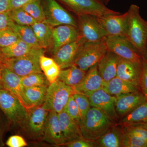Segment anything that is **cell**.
Segmentation results:
<instances>
[{"instance_id":"5b68a950","label":"cell","mask_w":147,"mask_h":147,"mask_svg":"<svg viewBox=\"0 0 147 147\" xmlns=\"http://www.w3.org/2000/svg\"><path fill=\"white\" fill-rule=\"evenodd\" d=\"M105 40L84 42L79 48L73 65L87 71L97 64L108 52Z\"/></svg>"},{"instance_id":"83f0119b","label":"cell","mask_w":147,"mask_h":147,"mask_svg":"<svg viewBox=\"0 0 147 147\" xmlns=\"http://www.w3.org/2000/svg\"><path fill=\"white\" fill-rule=\"evenodd\" d=\"M35 47L19 39L12 45L1 48L0 51L2 57L17 58L28 54Z\"/></svg>"},{"instance_id":"603a6c76","label":"cell","mask_w":147,"mask_h":147,"mask_svg":"<svg viewBox=\"0 0 147 147\" xmlns=\"http://www.w3.org/2000/svg\"><path fill=\"white\" fill-rule=\"evenodd\" d=\"M124 131L122 125L116 123L96 142L100 147H123Z\"/></svg>"},{"instance_id":"f546056e","label":"cell","mask_w":147,"mask_h":147,"mask_svg":"<svg viewBox=\"0 0 147 147\" xmlns=\"http://www.w3.org/2000/svg\"><path fill=\"white\" fill-rule=\"evenodd\" d=\"M9 28L13 30L20 39L24 42L33 47L42 48L38 41L31 26H21L12 21Z\"/></svg>"},{"instance_id":"7dc6e473","label":"cell","mask_w":147,"mask_h":147,"mask_svg":"<svg viewBox=\"0 0 147 147\" xmlns=\"http://www.w3.org/2000/svg\"><path fill=\"white\" fill-rule=\"evenodd\" d=\"M3 67L1 66L0 65V89H3L2 82L1 80L2 71Z\"/></svg>"},{"instance_id":"8992f818","label":"cell","mask_w":147,"mask_h":147,"mask_svg":"<svg viewBox=\"0 0 147 147\" xmlns=\"http://www.w3.org/2000/svg\"><path fill=\"white\" fill-rule=\"evenodd\" d=\"M75 91L72 87L57 79L47 87L43 107L49 111L59 114L64 108L70 96Z\"/></svg>"},{"instance_id":"9c48e42d","label":"cell","mask_w":147,"mask_h":147,"mask_svg":"<svg viewBox=\"0 0 147 147\" xmlns=\"http://www.w3.org/2000/svg\"><path fill=\"white\" fill-rule=\"evenodd\" d=\"M42 3L45 15L43 23L53 27L69 25L78 28L77 21L56 0H43Z\"/></svg>"},{"instance_id":"484cf974","label":"cell","mask_w":147,"mask_h":147,"mask_svg":"<svg viewBox=\"0 0 147 147\" xmlns=\"http://www.w3.org/2000/svg\"><path fill=\"white\" fill-rule=\"evenodd\" d=\"M47 87L24 88V94L27 109L42 105L45 101Z\"/></svg>"},{"instance_id":"8d00e7d4","label":"cell","mask_w":147,"mask_h":147,"mask_svg":"<svg viewBox=\"0 0 147 147\" xmlns=\"http://www.w3.org/2000/svg\"><path fill=\"white\" fill-rule=\"evenodd\" d=\"M123 131V147H147V141L137 137L135 134L124 130Z\"/></svg>"},{"instance_id":"e575fe53","label":"cell","mask_w":147,"mask_h":147,"mask_svg":"<svg viewBox=\"0 0 147 147\" xmlns=\"http://www.w3.org/2000/svg\"><path fill=\"white\" fill-rule=\"evenodd\" d=\"M121 123L122 125L123 128L125 131L135 134L137 137L147 141L146 123Z\"/></svg>"},{"instance_id":"e0dca14e","label":"cell","mask_w":147,"mask_h":147,"mask_svg":"<svg viewBox=\"0 0 147 147\" xmlns=\"http://www.w3.org/2000/svg\"><path fill=\"white\" fill-rule=\"evenodd\" d=\"M53 54L66 44L73 42L80 37L77 27L69 25H63L53 27Z\"/></svg>"},{"instance_id":"f1b7e54d","label":"cell","mask_w":147,"mask_h":147,"mask_svg":"<svg viewBox=\"0 0 147 147\" xmlns=\"http://www.w3.org/2000/svg\"><path fill=\"white\" fill-rule=\"evenodd\" d=\"M40 65L42 73L50 84L58 79L61 69L53 58L42 55L40 59Z\"/></svg>"},{"instance_id":"ab89813d","label":"cell","mask_w":147,"mask_h":147,"mask_svg":"<svg viewBox=\"0 0 147 147\" xmlns=\"http://www.w3.org/2000/svg\"><path fill=\"white\" fill-rule=\"evenodd\" d=\"M139 85L140 90L144 95L147 100V62L144 59L142 62Z\"/></svg>"},{"instance_id":"7a4b0ae2","label":"cell","mask_w":147,"mask_h":147,"mask_svg":"<svg viewBox=\"0 0 147 147\" xmlns=\"http://www.w3.org/2000/svg\"><path fill=\"white\" fill-rule=\"evenodd\" d=\"M127 28L125 36L143 59L146 58L147 45V21L140 14V8L131 4L127 11Z\"/></svg>"},{"instance_id":"f6af8a7d","label":"cell","mask_w":147,"mask_h":147,"mask_svg":"<svg viewBox=\"0 0 147 147\" xmlns=\"http://www.w3.org/2000/svg\"><path fill=\"white\" fill-rule=\"evenodd\" d=\"M11 0H0V13L10 10Z\"/></svg>"},{"instance_id":"44dd1931","label":"cell","mask_w":147,"mask_h":147,"mask_svg":"<svg viewBox=\"0 0 147 147\" xmlns=\"http://www.w3.org/2000/svg\"><path fill=\"white\" fill-rule=\"evenodd\" d=\"M58 115L65 144L84 138L78 122L71 119L64 111Z\"/></svg>"},{"instance_id":"7bdbcfd3","label":"cell","mask_w":147,"mask_h":147,"mask_svg":"<svg viewBox=\"0 0 147 147\" xmlns=\"http://www.w3.org/2000/svg\"><path fill=\"white\" fill-rule=\"evenodd\" d=\"M9 15V11L0 13V31L9 28L12 22Z\"/></svg>"},{"instance_id":"4fadbf2b","label":"cell","mask_w":147,"mask_h":147,"mask_svg":"<svg viewBox=\"0 0 147 147\" xmlns=\"http://www.w3.org/2000/svg\"><path fill=\"white\" fill-rule=\"evenodd\" d=\"M128 13L110 14L97 17L98 21L104 29L107 36L123 35L125 36L127 28Z\"/></svg>"},{"instance_id":"4316f807","label":"cell","mask_w":147,"mask_h":147,"mask_svg":"<svg viewBox=\"0 0 147 147\" xmlns=\"http://www.w3.org/2000/svg\"><path fill=\"white\" fill-rule=\"evenodd\" d=\"M86 73V71L73 65L61 69L57 79L74 88L81 83Z\"/></svg>"},{"instance_id":"277c9868","label":"cell","mask_w":147,"mask_h":147,"mask_svg":"<svg viewBox=\"0 0 147 147\" xmlns=\"http://www.w3.org/2000/svg\"><path fill=\"white\" fill-rule=\"evenodd\" d=\"M0 109L9 122L24 129L28 119V109L5 89H0Z\"/></svg>"},{"instance_id":"3957f363","label":"cell","mask_w":147,"mask_h":147,"mask_svg":"<svg viewBox=\"0 0 147 147\" xmlns=\"http://www.w3.org/2000/svg\"><path fill=\"white\" fill-rule=\"evenodd\" d=\"M45 50L42 48H34L28 54L17 58L2 57L0 65L13 71L21 77L31 74L42 72L40 65V59L44 55Z\"/></svg>"},{"instance_id":"2e32d148","label":"cell","mask_w":147,"mask_h":147,"mask_svg":"<svg viewBox=\"0 0 147 147\" xmlns=\"http://www.w3.org/2000/svg\"><path fill=\"white\" fill-rule=\"evenodd\" d=\"M43 139L46 142L52 144L64 146L65 144L64 139L58 113L49 111L47 115Z\"/></svg>"},{"instance_id":"816d5d0a","label":"cell","mask_w":147,"mask_h":147,"mask_svg":"<svg viewBox=\"0 0 147 147\" xmlns=\"http://www.w3.org/2000/svg\"></svg>"},{"instance_id":"836d02e7","label":"cell","mask_w":147,"mask_h":147,"mask_svg":"<svg viewBox=\"0 0 147 147\" xmlns=\"http://www.w3.org/2000/svg\"><path fill=\"white\" fill-rule=\"evenodd\" d=\"M9 15L14 23L21 26H32L37 22L22 7L9 11Z\"/></svg>"},{"instance_id":"d6a6232c","label":"cell","mask_w":147,"mask_h":147,"mask_svg":"<svg viewBox=\"0 0 147 147\" xmlns=\"http://www.w3.org/2000/svg\"><path fill=\"white\" fill-rule=\"evenodd\" d=\"M21 82L25 88L48 87L50 84L42 72L31 74L27 76L21 77Z\"/></svg>"},{"instance_id":"74e56055","label":"cell","mask_w":147,"mask_h":147,"mask_svg":"<svg viewBox=\"0 0 147 147\" xmlns=\"http://www.w3.org/2000/svg\"><path fill=\"white\" fill-rule=\"evenodd\" d=\"M72 96L79 107L82 119L83 118L92 107L88 97L77 92H75L72 94Z\"/></svg>"},{"instance_id":"b9f144b4","label":"cell","mask_w":147,"mask_h":147,"mask_svg":"<svg viewBox=\"0 0 147 147\" xmlns=\"http://www.w3.org/2000/svg\"><path fill=\"white\" fill-rule=\"evenodd\" d=\"M6 144L9 147H24L27 146V144L23 137L15 135L9 137Z\"/></svg>"},{"instance_id":"30bf717a","label":"cell","mask_w":147,"mask_h":147,"mask_svg":"<svg viewBox=\"0 0 147 147\" xmlns=\"http://www.w3.org/2000/svg\"><path fill=\"white\" fill-rule=\"evenodd\" d=\"M77 24L80 36L87 42L104 40L108 36L96 16L90 14L78 15Z\"/></svg>"},{"instance_id":"ee69618b","label":"cell","mask_w":147,"mask_h":147,"mask_svg":"<svg viewBox=\"0 0 147 147\" xmlns=\"http://www.w3.org/2000/svg\"><path fill=\"white\" fill-rule=\"evenodd\" d=\"M32 0H11L10 10L22 7Z\"/></svg>"},{"instance_id":"4dcf8cb0","label":"cell","mask_w":147,"mask_h":147,"mask_svg":"<svg viewBox=\"0 0 147 147\" xmlns=\"http://www.w3.org/2000/svg\"><path fill=\"white\" fill-rule=\"evenodd\" d=\"M120 123H147V100L126 115L123 117Z\"/></svg>"},{"instance_id":"1f68e13d","label":"cell","mask_w":147,"mask_h":147,"mask_svg":"<svg viewBox=\"0 0 147 147\" xmlns=\"http://www.w3.org/2000/svg\"><path fill=\"white\" fill-rule=\"evenodd\" d=\"M22 7L37 22L45 21V12L41 0H32Z\"/></svg>"},{"instance_id":"7c38bea8","label":"cell","mask_w":147,"mask_h":147,"mask_svg":"<svg viewBox=\"0 0 147 147\" xmlns=\"http://www.w3.org/2000/svg\"><path fill=\"white\" fill-rule=\"evenodd\" d=\"M92 107L98 108L115 121L120 117L116 111V96L109 94L102 88L88 96Z\"/></svg>"},{"instance_id":"bcb514c9","label":"cell","mask_w":147,"mask_h":147,"mask_svg":"<svg viewBox=\"0 0 147 147\" xmlns=\"http://www.w3.org/2000/svg\"><path fill=\"white\" fill-rule=\"evenodd\" d=\"M3 128L2 122L0 118V140H3Z\"/></svg>"},{"instance_id":"6da1fadb","label":"cell","mask_w":147,"mask_h":147,"mask_svg":"<svg viewBox=\"0 0 147 147\" xmlns=\"http://www.w3.org/2000/svg\"><path fill=\"white\" fill-rule=\"evenodd\" d=\"M79 123L84 139L96 141L117 123L101 110L92 107Z\"/></svg>"},{"instance_id":"d4e9b609","label":"cell","mask_w":147,"mask_h":147,"mask_svg":"<svg viewBox=\"0 0 147 147\" xmlns=\"http://www.w3.org/2000/svg\"><path fill=\"white\" fill-rule=\"evenodd\" d=\"M40 45L43 49H51L53 44V27L42 22H36L31 26Z\"/></svg>"},{"instance_id":"ba28073f","label":"cell","mask_w":147,"mask_h":147,"mask_svg":"<svg viewBox=\"0 0 147 147\" xmlns=\"http://www.w3.org/2000/svg\"><path fill=\"white\" fill-rule=\"evenodd\" d=\"M77 16L90 14L101 17L120 12L108 8L98 0H59Z\"/></svg>"},{"instance_id":"9a60e30c","label":"cell","mask_w":147,"mask_h":147,"mask_svg":"<svg viewBox=\"0 0 147 147\" xmlns=\"http://www.w3.org/2000/svg\"><path fill=\"white\" fill-rule=\"evenodd\" d=\"M141 91L116 96L115 107L119 117H123L146 101Z\"/></svg>"},{"instance_id":"681fc988","label":"cell","mask_w":147,"mask_h":147,"mask_svg":"<svg viewBox=\"0 0 147 147\" xmlns=\"http://www.w3.org/2000/svg\"><path fill=\"white\" fill-rule=\"evenodd\" d=\"M145 59H146V60L147 62V45L146 47V58H145Z\"/></svg>"},{"instance_id":"52a82bcc","label":"cell","mask_w":147,"mask_h":147,"mask_svg":"<svg viewBox=\"0 0 147 147\" xmlns=\"http://www.w3.org/2000/svg\"><path fill=\"white\" fill-rule=\"evenodd\" d=\"M108 51L115 53L120 57L142 66L143 58L137 52L126 36H109L105 40Z\"/></svg>"},{"instance_id":"cb8c5ba5","label":"cell","mask_w":147,"mask_h":147,"mask_svg":"<svg viewBox=\"0 0 147 147\" xmlns=\"http://www.w3.org/2000/svg\"><path fill=\"white\" fill-rule=\"evenodd\" d=\"M102 88L109 94L115 96L141 91L138 87L120 79L117 76L108 82H104Z\"/></svg>"},{"instance_id":"ac0fdd59","label":"cell","mask_w":147,"mask_h":147,"mask_svg":"<svg viewBox=\"0 0 147 147\" xmlns=\"http://www.w3.org/2000/svg\"><path fill=\"white\" fill-rule=\"evenodd\" d=\"M1 80L3 89L11 93L27 108L24 97L25 87L21 82V77L8 69L3 67Z\"/></svg>"},{"instance_id":"8fae6325","label":"cell","mask_w":147,"mask_h":147,"mask_svg":"<svg viewBox=\"0 0 147 147\" xmlns=\"http://www.w3.org/2000/svg\"><path fill=\"white\" fill-rule=\"evenodd\" d=\"M49 112L42 105L28 109V119L24 129L31 138L35 139L43 138Z\"/></svg>"},{"instance_id":"d6986e66","label":"cell","mask_w":147,"mask_h":147,"mask_svg":"<svg viewBox=\"0 0 147 147\" xmlns=\"http://www.w3.org/2000/svg\"><path fill=\"white\" fill-rule=\"evenodd\" d=\"M103 83L96 64L86 71L81 83L73 89L75 92L88 96L93 92L102 88Z\"/></svg>"},{"instance_id":"c3c4849f","label":"cell","mask_w":147,"mask_h":147,"mask_svg":"<svg viewBox=\"0 0 147 147\" xmlns=\"http://www.w3.org/2000/svg\"><path fill=\"white\" fill-rule=\"evenodd\" d=\"M99 1L101 2L103 4L105 5H107V4L110 2L111 0H98Z\"/></svg>"},{"instance_id":"d590c367","label":"cell","mask_w":147,"mask_h":147,"mask_svg":"<svg viewBox=\"0 0 147 147\" xmlns=\"http://www.w3.org/2000/svg\"><path fill=\"white\" fill-rule=\"evenodd\" d=\"M20 39L10 28L0 31V49L9 46Z\"/></svg>"},{"instance_id":"7402d4cb","label":"cell","mask_w":147,"mask_h":147,"mask_svg":"<svg viewBox=\"0 0 147 147\" xmlns=\"http://www.w3.org/2000/svg\"><path fill=\"white\" fill-rule=\"evenodd\" d=\"M120 57L108 51L97 64L98 69L104 82L117 76V68Z\"/></svg>"},{"instance_id":"60d3db41","label":"cell","mask_w":147,"mask_h":147,"mask_svg":"<svg viewBox=\"0 0 147 147\" xmlns=\"http://www.w3.org/2000/svg\"><path fill=\"white\" fill-rule=\"evenodd\" d=\"M64 146L68 147H99V145L96 141L84 138L66 143Z\"/></svg>"},{"instance_id":"f907efd6","label":"cell","mask_w":147,"mask_h":147,"mask_svg":"<svg viewBox=\"0 0 147 147\" xmlns=\"http://www.w3.org/2000/svg\"><path fill=\"white\" fill-rule=\"evenodd\" d=\"M2 58V55L1 54V51H0V59H1V58Z\"/></svg>"},{"instance_id":"f35d334b","label":"cell","mask_w":147,"mask_h":147,"mask_svg":"<svg viewBox=\"0 0 147 147\" xmlns=\"http://www.w3.org/2000/svg\"><path fill=\"white\" fill-rule=\"evenodd\" d=\"M63 111L65 112L71 119L78 123L82 119L79 107L74 99L72 95L69 99L68 101L64 108Z\"/></svg>"},{"instance_id":"ffe728a7","label":"cell","mask_w":147,"mask_h":147,"mask_svg":"<svg viewBox=\"0 0 147 147\" xmlns=\"http://www.w3.org/2000/svg\"><path fill=\"white\" fill-rule=\"evenodd\" d=\"M141 68V66L120 57L117 68V76L140 89L139 81Z\"/></svg>"},{"instance_id":"5bb4252c","label":"cell","mask_w":147,"mask_h":147,"mask_svg":"<svg viewBox=\"0 0 147 147\" xmlns=\"http://www.w3.org/2000/svg\"><path fill=\"white\" fill-rule=\"evenodd\" d=\"M86 41L80 36L76 40L60 47L53 54V59L61 69L73 65L79 48Z\"/></svg>"}]
</instances>
